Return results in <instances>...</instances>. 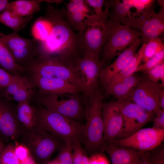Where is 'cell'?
Returning <instances> with one entry per match:
<instances>
[{"mask_svg": "<svg viewBox=\"0 0 164 164\" xmlns=\"http://www.w3.org/2000/svg\"><path fill=\"white\" fill-rule=\"evenodd\" d=\"M16 109L18 119L25 129L31 128L37 125L35 108L30 102L18 103Z\"/></svg>", "mask_w": 164, "mask_h": 164, "instance_id": "cell-24", "label": "cell"}, {"mask_svg": "<svg viewBox=\"0 0 164 164\" xmlns=\"http://www.w3.org/2000/svg\"><path fill=\"white\" fill-rule=\"evenodd\" d=\"M164 62V61H163ZM162 62L153 68L146 71V76L151 80L158 82L160 80V71Z\"/></svg>", "mask_w": 164, "mask_h": 164, "instance_id": "cell-38", "label": "cell"}, {"mask_svg": "<svg viewBox=\"0 0 164 164\" xmlns=\"http://www.w3.org/2000/svg\"><path fill=\"white\" fill-rule=\"evenodd\" d=\"M5 147L3 141L0 137V155Z\"/></svg>", "mask_w": 164, "mask_h": 164, "instance_id": "cell-46", "label": "cell"}, {"mask_svg": "<svg viewBox=\"0 0 164 164\" xmlns=\"http://www.w3.org/2000/svg\"><path fill=\"white\" fill-rule=\"evenodd\" d=\"M159 108L164 111V89L163 88L161 90L159 97Z\"/></svg>", "mask_w": 164, "mask_h": 164, "instance_id": "cell-42", "label": "cell"}, {"mask_svg": "<svg viewBox=\"0 0 164 164\" xmlns=\"http://www.w3.org/2000/svg\"><path fill=\"white\" fill-rule=\"evenodd\" d=\"M20 137L21 143L28 149L37 164L49 162L53 153L63 145L61 140L37 125L31 128L25 129Z\"/></svg>", "mask_w": 164, "mask_h": 164, "instance_id": "cell-5", "label": "cell"}, {"mask_svg": "<svg viewBox=\"0 0 164 164\" xmlns=\"http://www.w3.org/2000/svg\"><path fill=\"white\" fill-rule=\"evenodd\" d=\"M105 65L101 60L90 57L79 56L75 59L74 68L84 86V102L98 87L100 75Z\"/></svg>", "mask_w": 164, "mask_h": 164, "instance_id": "cell-11", "label": "cell"}, {"mask_svg": "<svg viewBox=\"0 0 164 164\" xmlns=\"http://www.w3.org/2000/svg\"><path fill=\"white\" fill-rule=\"evenodd\" d=\"M160 79L162 85L164 87V61L162 63L160 69Z\"/></svg>", "mask_w": 164, "mask_h": 164, "instance_id": "cell-44", "label": "cell"}, {"mask_svg": "<svg viewBox=\"0 0 164 164\" xmlns=\"http://www.w3.org/2000/svg\"><path fill=\"white\" fill-rule=\"evenodd\" d=\"M101 153L92 154L89 158L88 164H109L107 159Z\"/></svg>", "mask_w": 164, "mask_h": 164, "instance_id": "cell-40", "label": "cell"}, {"mask_svg": "<svg viewBox=\"0 0 164 164\" xmlns=\"http://www.w3.org/2000/svg\"><path fill=\"white\" fill-rule=\"evenodd\" d=\"M5 99L18 103L31 102L35 91L24 77L19 76L13 82L2 89Z\"/></svg>", "mask_w": 164, "mask_h": 164, "instance_id": "cell-20", "label": "cell"}, {"mask_svg": "<svg viewBox=\"0 0 164 164\" xmlns=\"http://www.w3.org/2000/svg\"><path fill=\"white\" fill-rule=\"evenodd\" d=\"M79 93L70 94L68 98L59 100L58 96L42 95L35 91L31 102L70 119L80 121L85 118V114L84 97Z\"/></svg>", "mask_w": 164, "mask_h": 164, "instance_id": "cell-6", "label": "cell"}, {"mask_svg": "<svg viewBox=\"0 0 164 164\" xmlns=\"http://www.w3.org/2000/svg\"><path fill=\"white\" fill-rule=\"evenodd\" d=\"M39 4L38 0H18L9 2L6 9L22 17L32 16L40 10Z\"/></svg>", "mask_w": 164, "mask_h": 164, "instance_id": "cell-23", "label": "cell"}, {"mask_svg": "<svg viewBox=\"0 0 164 164\" xmlns=\"http://www.w3.org/2000/svg\"><path fill=\"white\" fill-rule=\"evenodd\" d=\"M56 158L53 160L56 164H73L71 145L63 144L59 149Z\"/></svg>", "mask_w": 164, "mask_h": 164, "instance_id": "cell-32", "label": "cell"}, {"mask_svg": "<svg viewBox=\"0 0 164 164\" xmlns=\"http://www.w3.org/2000/svg\"><path fill=\"white\" fill-rule=\"evenodd\" d=\"M85 4L94 9L96 15H103L104 11H102V8L104 5L105 1L104 0H84Z\"/></svg>", "mask_w": 164, "mask_h": 164, "instance_id": "cell-36", "label": "cell"}, {"mask_svg": "<svg viewBox=\"0 0 164 164\" xmlns=\"http://www.w3.org/2000/svg\"><path fill=\"white\" fill-rule=\"evenodd\" d=\"M73 164H88L89 158L82 146L80 139L73 141L71 144Z\"/></svg>", "mask_w": 164, "mask_h": 164, "instance_id": "cell-30", "label": "cell"}, {"mask_svg": "<svg viewBox=\"0 0 164 164\" xmlns=\"http://www.w3.org/2000/svg\"><path fill=\"white\" fill-rule=\"evenodd\" d=\"M9 2L7 0H0V12L6 9Z\"/></svg>", "mask_w": 164, "mask_h": 164, "instance_id": "cell-45", "label": "cell"}, {"mask_svg": "<svg viewBox=\"0 0 164 164\" xmlns=\"http://www.w3.org/2000/svg\"><path fill=\"white\" fill-rule=\"evenodd\" d=\"M163 87L161 83L153 81L146 76L143 77L125 100L137 104L155 115L160 109L159 95Z\"/></svg>", "mask_w": 164, "mask_h": 164, "instance_id": "cell-10", "label": "cell"}, {"mask_svg": "<svg viewBox=\"0 0 164 164\" xmlns=\"http://www.w3.org/2000/svg\"><path fill=\"white\" fill-rule=\"evenodd\" d=\"M105 97L98 86L84 102L86 122L80 140L87 153L103 152L105 144L102 106Z\"/></svg>", "mask_w": 164, "mask_h": 164, "instance_id": "cell-2", "label": "cell"}, {"mask_svg": "<svg viewBox=\"0 0 164 164\" xmlns=\"http://www.w3.org/2000/svg\"><path fill=\"white\" fill-rule=\"evenodd\" d=\"M111 32L106 13L97 23L87 26L81 36L82 56L100 60L101 54L109 38Z\"/></svg>", "mask_w": 164, "mask_h": 164, "instance_id": "cell-8", "label": "cell"}, {"mask_svg": "<svg viewBox=\"0 0 164 164\" xmlns=\"http://www.w3.org/2000/svg\"><path fill=\"white\" fill-rule=\"evenodd\" d=\"M19 76L11 74L0 66V89L6 87L15 81Z\"/></svg>", "mask_w": 164, "mask_h": 164, "instance_id": "cell-35", "label": "cell"}, {"mask_svg": "<svg viewBox=\"0 0 164 164\" xmlns=\"http://www.w3.org/2000/svg\"><path fill=\"white\" fill-rule=\"evenodd\" d=\"M0 66L14 75L21 76V74L25 72L24 68L15 63L7 47L0 38Z\"/></svg>", "mask_w": 164, "mask_h": 164, "instance_id": "cell-25", "label": "cell"}, {"mask_svg": "<svg viewBox=\"0 0 164 164\" xmlns=\"http://www.w3.org/2000/svg\"><path fill=\"white\" fill-rule=\"evenodd\" d=\"M33 105L37 125L66 145H71L74 140H80L83 125L79 121L68 118L40 105Z\"/></svg>", "mask_w": 164, "mask_h": 164, "instance_id": "cell-4", "label": "cell"}, {"mask_svg": "<svg viewBox=\"0 0 164 164\" xmlns=\"http://www.w3.org/2000/svg\"><path fill=\"white\" fill-rule=\"evenodd\" d=\"M161 9L146 20L140 27L141 43H146L150 40L158 38L164 30V1L159 0Z\"/></svg>", "mask_w": 164, "mask_h": 164, "instance_id": "cell-19", "label": "cell"}, {"mask_svg": "<svg viewBox=\"0 0 164 164\" xmlns=\"http://www.w3.org/2000/svg\"><path fill=\"white\" fill-rule=\"evenodd\" d=\"M15 144H9L5 146L0 155V164H20L15 153Z\"/></svg>", "mask_w": 164, "mask_h": 164, "instance_id": "cell-31", "label": "cell"}, {"mask_svg": "<svg viewBox=\"0 0 164 164\" xmlns=\"http://www.w3.org/2000/svg\"><path fill=\"white\" fill-rule=\"evenodd\" d=\"M65 10L55 8L48 4L44 16L50 23L51 29L46 40L38 45V57L82 56L81 37L67 23Z\"/></svg>", "mask_w": 164, "mask_h": 164, "instance_id": "cell-1", "label": "cell"}, {"mask_svg": "<svg viewBox=\"0 0 164 164\" xmlns=\"http://www.w3.org/2000/svg\"><path fill=\"white\" fill-rule=\"evenodd\" d=\"M147 152L151 164H164L163 143Z\"/></svg>", "mask_w": 164, "mask_h": 164, "instance_id": "cell-34", "label": "cell"}, {"mask_svg": "<svg viewBox=\"0 0 164 164\" xmlns=\"http://www.w3.org/2000/svg\"><path fill=\"white\" fill-rule=\"evenodd\" d=\"M143 76L135 73L104 90L105 96L111 95L117 99L125 100Z\"/></svg>", "mask_w": 164, "mask_h": 164, "instance_id": "cell-22", "label": "cell"}, {"mask_svg": "<svg viewBox=\"0 0 164 164\" xmlns=\"http://www.w3.org/2000/svg\"><path fill=\"white\" fill-rule=\"evenodd\" d=\"M25 128L17 117L16 105L12 101H0V134L8 139H16Z\"/></svg>", "mask_w": 164, "mask_h": 164, "instance_id": "cell-16", "label": "cell"}, {"mask_svg": "<svg viewBox=\"0 0 164 164\" xmlns=\"http://www.w3.org/2000/svg\"><path fill=\"white\" fill-rule=\"evenodd\" d=\"M153 127L161 129H164V111L159 109L155 114L152 121Z\"/></svg>", "mask_w": 164, "mask_h": 164, "instance_id": "cell-39", "label": "cell"}, {"mask_svg": "<svg viewBox=\"0 0 164 164\" xmlns=\"http://www.w3.org/2000/svg\"><path fill=\"white\" fill-rule=\"evenodd\" d=\"M16 143L15 144V153L17 158L22 161L26 159L30 155L28 149L21 143Z\"/></svg>", "mask_w": 164, "mask_h": 164, "instance_id": "cell-37", "label": "cell"}, {"mask_svg": "<svg viewBox=\"0 0 164 164\" xmlns=\"http://www.w3.org/2000/svg\"><path fill=\"white\" fill-rule=\"evenodd\" d=\"M32 16L22 17L11 11L6 9L0 14V22L12 29L15 33L25 28Z\"/></svg>", "mask_w": 164, "mask_h": 164, "instance_id": "cell-26", "label": "cell"}, {"mask_svg": "<svg viewBox=\"0 0 164 164\" xmlns=\"http://www.w3.org/2000/svg\"><path fill=\"white\" fill-rule=\"evenodd\" d=\"M164 49V45L160 38H157L143 44L137 53L144 62L157 53Z\"/></svg>", "mask_w": 164, "mask_h": 164, "instance_id": "cell-29", "label": "cell"}, {"mask_svg": "<svg viewBox=\"0 0 164 164\" xmlns=\"http://www.w3.org/2000/svg\"><path fill=\"white\" fill-rule=\"evenodd\" d=\"M141 61V56L138 53H135L122 70L113 77L109 82L102 86L104 90L135 73Z\"/></svg>", "mask_w": 164, "mask_h": 164, "instance_id": "cell-27", "label": "cell"}, {"mask_svg": "<svg viewBox=\"0 0 164 164\" xmlns=\"http://www.w3.org/2000/svg\"><path fill=\"white\" fill-rule=\"evenodd\" d=\"M135 164H151L147 152L139 151Z\"/></svg>", "mask_w": 164, "mask_h": 164, "instance_id": "cell-41", "label": "cell"}, {"mask_svg": "<svg viewBox=\"0 0 164 164\" xmlns=\"http://www.w3.org/2000/svg\"><path fill=\"white\" fill-rule=\"evenodd\" d=\"M26 73L24 77L32 88H37L36 91L39 94L59 96L82 92L77 86L64 80Z\"/></svg>", "mask_w": 164, "mask_h": 164, "instance_id": "cell-13", "label": "cell"}, {"mask_svg": "<svg viewBox=\"0 0 164 164\" xmlns=\"http://www.w3.org/2000/svg\"><path fill=\"white\" fill-rule=\"evenodd\" d=\"M111 29L109 38L102 51L101 60L106 64L118 56L125 49L140 39L141 33L121 24L116 19H108Z\"/></svg>", "mask_w": 164, "mask_h": 164, "instance_id": "cell-7", "label": "cell"}, {"mask_svg": "<svg viewBox=\"0 0 164 164\" xmlns=\"http://www.w3.org/2000/svg\"><path fill=\"white\" fill-rule=\"evenodd\" d=\"M102 115L105 146L113 144L122 125V116L117 100L103 102Z\"/></svg>", "mask_w": 164, "mask_h": 164, "instance_id": "cell-15", "label": "cell"}, {"mask_svg": "<svg viewBox=\"0 0 164 164\" xmlns=\"http://www.w3.org/2000/svg\"><path fill=\"white\" fill-rule=\"evenodd\" d=\"M103 151L109 155L112 164H135L139 152L132 148L113 144L105 145Z\"/></svg>", "mask_w": 164, "mask_h": 164, "instance_id": "cell-21", "label": "cell"}, {"mask_svg": "<svg viewBox=\"0 0 164 164\" xmlns=\"http://www.w3.org/2000/svg\"><path fill=\"white\" fill-rule=\"evenodd\" d=\"M66 7L64 12L66 21L81 37L87 27L85 20L89 15L86 5L84 0H73L66 4Z\"/></svg>", "mask_w": 164, "mask_h": 164, "instance_id": "cell-17", "label": "cell"}, {"mask_svg": "<svg viewBox=\"0 0 164 164\" xmlns=\"http://www.w3.org/2000/svg\"><path fill=\"white\" fill-rule=\"evenodd\" d=\"M0 38L15 63L21 67H25L38 55V45L34 39L22 37L14 32L7 35L0 32Z\"/></svg>", "mask_w": 164, "mask_h": 164, "instance_id": "cell-12", "label": "cell"}, {"mask_svg": "<svg viewBox=\"0 0 164 164\" xmlns=\"http://www.w3.org/2000/svg\"><path fill=\"white\" fill-rule=\"evenodd\" d=\"M51 25L44 16L39 18L33 24L32 29V34L34 39L41 42L45 41L49 35Z\"/></svg>", "mask_w": 164, "mask_h": 164, "instance_id": "cell-28", "label": "cell"}, {"mask_svg": "<svg viewBox=\"0 0 164 164\" xmlns=\"http://www.w3.org/2000/svg\"><path fill=\"white\" fill-rule=\"evenodd\" d=\"M45 164H56V163L53 160L51 161H49Z\"/></svg>", "mask_w": 164, "mask_h": 164, "instance_id": "cell-47", "label": "cell"}, {"mask_svg": "<svg viewBox=\"0 0 164 164\" xmlns=\"http://www.w3.org/2000/svg\"><path fill=\"white\" fill-rule=\"evenodd\" d=\"M117 100L121 112L123 122L121 130L115 139H124L130 136L148 122L152 121L155 117L134 103L127 100Z\"/></svg>", "mask_w": 164, "mask_h": 164, "instance_id": "cell-9", "label": "cell"}, {"mask_svg": "<svg viewBox=\"0 0 164 164\" xmlns=\"http://www.w3.org/2000/svg\"><path fill=\"white\" fill-rule=\"evenodd\" d=\"M20 164H37L30 155L26 159L20 162Z\"/></svg>", "mask_w": 164, "mask_h": 164, "instance_id": "cell-43", "label": "cell"}, {"mask_svg": "<svg viewBox=\"0 0 164 164\" xmlns=\"http://www.w3.org/2000/svg\"><path fill=\"white\" fill-rule=\"evenodd\" d=\"M164 139V129L154 127L141 128L125 138L115 140L113 144L148 152L161 144Z\"/></svg>", "mask_w": 164, "mask_h": 164, "instance_id": "cell-14", "label": "cell"}, {"mask_svg": "<svg viewBox=\"0 0 164 164\" xmlns=\"http://www.w3.org/2000/svg\"><path fill=\"white\" fill-rule=\"evenodd\" d=\"M164 49L157 53L138 67L136 72L145 71L164 61Z\"/></svg>", "mask_w": 164, "mask_h": 164, "instance_id": "cell-33", "label": "cell"}, {"mask_svg": "<svg viewBox=\"0 0 164 164\" xmlns=\"http://www.w3.org/2000/svg\"><path fill=\"white\" fill-rule=\"evenodd\" d=\"M77 57L66 55L36 57L25 68V73L64 80L77 86L83 92V85L75 71L74 66V60Z\"/></svg>", "mask_w": 164, "mask_h": 164, "instance_id": "cell-3", "label": "cell"}, {"mask_svg": "<svg viewBox=\"0 0 164 164\" xmlns=\"http://www.w3.org/2000/svg\"><path fill=\"white\" fill-rule=\"evenodd\" d=\"M140 44V39L137 40L125 49L111 64L106 66L102 70L99 81L102 86L109 82L125 67L135 53Z\"/></svg>", "mask_w": 164, "mask_h": 164, "instance_id": "cell-18", "label": "cell"}]
</instances>
